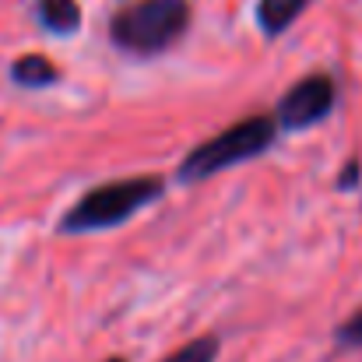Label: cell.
<instances>
[{
    "mask_svg": "<svg viewBox=\"0 0 362 362\" xmlns=\"http://www.w3.org/2000/svg\"><path fill=\"white\" fill-rule=\"evenodd\" d=\"M190 25V4L187 0H137L127 4L110 21V39L123 53L134 57H155L169 49Z\"/></svg>",
    "mask_w": 362,
    "mask_h": 362,
    "instance_id": "obj_1",
    "label": "cell"
},
{
    "mask_svg": "<svg viewBox=\"0 0 362 362\" xmlns=\"http://www.w3.org/2000/svg\"><path fill=\"white\" fill-rule=\"evenodd\" d=\"M274 130H278V123L267 113H257L250 120L233 123L229 130L208 137L204 144H197L180 162V180L197 183V180H208V176H215V173H222L236 162H250V158L264 155L274 144Z\"/></svg>",
    "mask_w": 362,
    "mask_h": 362,
    "instance_id": "obj_2",
    "label": "cell"
},
{
    "mask_svg": "<svg viewBox=\"0 0 362 362\" xmlns=\"http://www.w3.org/2000/svg\"><path fill=\"white\" fill-rule=\"evenodd\" d=\"M162 180L155 176H134V180H117L88 190L64 218L60 233H92V229H113L127 222L130 215L144 211L151 201H158Z\"/></svg>",
    "mask_w": 362,
    "mask_h": 362,
    "instance_id": "obj_3",
    "label": "cell"
},
{
    "mask_svg": "<svg viewBox=\"0 0 362 362\" xmlns=\"http://www.w3.org/2000/svg\"><path fill=\"white\" fill-rule=\"evenodd\" d=\"M334 99H338V88L327 74H310L303 81H296L285 99L278 103V113L274 123L285 127V130H306V127H317L331 117L334 110Z\"/></svg>",
    "mask_w": 362,
    "mask_h": 362,
    "instance_id": "obj_4",
    "label": "cell"
},
{
    "mask_svg": "<svg viewBox=\"0 0 362 362\" xmlns=\"http://www.w3.org/2000/svg\"><path fill=\"white\" fill-rule=\"evenodd\" d=\"M57 78H60L57 64L49 57H42V53H25V57H18L11 64V81L21 85V88H46Z\"/></svg>",
    "mask_w": 362,
    "mask_h": 362,
    "instance_id": "obj_5",
    "label": "cell"
},
{
    "mask_svg": "<svg viewBox=\"0 0 362 362\" xmlns=\"http://www.w3.org/2000/svg\"><path fill=\"white\" fill-rule=\"evenodd\" d=\"M310 0H257V25L264 35H281L303 11Z\"/></svg>",
    "mask_w": 362,
    "mask_h": 362,
    "instance_id": "obj_6",
    "label": "cell"
},
{
    "mask_svg": "<svg viewBox=\"0 0 362 362\" xmlns=\"http://www.w3.org/2000/svg\"><path fill=\"white\" fill-rule=\"evenodd\" d=\"M39 25L57 32V35H71L81 28V7L78 0H39Z\"/></svg>",
    "mask_w": 362,
    "mask_h": 362,
    "instance_id": "obj_7",
    "label": "cell"
},
{
    "mask_svg": "<svg viewBox=\"0 0 362 362\" xmlns=\"http://www.w3.org/2000/svg\"><path fill=\"white\" fill-rule=\"evenodd\" d=\"M215 359H218V338L204 334L197 341H187L183 349H176L169 359H162V362H215Z\"/></svg>",
    "mask_w": 362,
    "mask_h": 362,
    "instance_id": "obj_8",
    "label": "cell"
},
{
    "mask_svg": "<svg viewBox=\"0 0 362 362\" xmlns=\"http://www.w3.org/2000/svg\"><path fill=\"white\" fill-rule=\"evenodd\" d=\"M338 341H341V345H362V313L349 317V320L338 327Z\"/></svg>",
    "mask_w": 362,
    "mask_h": 362,
    "instance_id": "obj_9",
    "label": "cell"
},
{
    "mask_svg": "<svg viewBox=\"0 0 362 362\" xmlns=\"http://www.w3.org/2000/svg\"><path fill=\"white\" fill-rule=\"evenodd\" d=\"M352 183H359V162H349V165H345V176L338 180V187H341V190H349Z\"/></svg>",
    "mask_w": 362,
    "mask_h": 362,
    "instance_id": "obj_10",
    "label": "cell"
},
{
    "mask_svg": "<svg viewBox=\"0 0 362 362\" xmlns=\"http://www.w3.org/2000/svg\"><path fill=\"white\" fill-rule=\"evenodd\" d=\"M110 362H123V359H110Z\"/></svg>",
    "mask_w": 362,
    "mask_h": 362,
    "instance_id": "obj_11",
    "label": "cell"
}]
</instances>
